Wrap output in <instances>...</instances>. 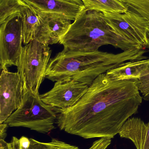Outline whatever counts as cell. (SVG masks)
Here are the masks:
<instances>
[{
    "instance_id": "1",
    "label": "cell",
    "mask_w": 149,
    "mask_h": 149,
    "mask_svg": "<svg viewBox=\"0 0 149 149\" xmlns=\"http://www.w3.org/2000/svg\"><path fill=\"white\" fill-rule=\"evenodd\" d=\"M138 83L137 79L115 80L101 74L74 106L55 109L58 127L85 139H113L142 102Z\"/></svg>"
},
{
    "instance_id": "2",
    "label": "cell",
    "mask_w": 149,
    "mask_h": 149,
    "mask_svg": "<svg viewBox=\"0 0 149 149\" xmlns=\"http://www.w3.org/2000/svg\"><path fill=\"white\" fill-rule=\"evenodd\" d=\"M144 49L123 51L118 54L98 51H73L64 49L50 59L45 78L52 81H77L92 85L99 75L122 63L148 58Z\"/></svg>"
},
{
    "instance_id": "3",
    "label": "cell",
    "mask_w": 149,
    "mask_h": 149,
    "mask_svg": "<svg viewBox=\"0 0 149 149\" xmlns=\"http://www.w3.org/2000/svg\"><path fill=\"white\" fill-rule=\"evenodd\" d=\"M59 43L65 49L92 52L103 45H112L123 51L144 49L119 35L103 13L85 8L71 24Z\"/></svg>"
},
{
    "instance_id": "4",
    "label": "cell",
    "mask_w": 149,
    "mask_h": 149,
    "mask_svg": "<svg viewBox=\"0 0 149 149\" xmlns=\"http://www.w3.org/2000/svg\"><path fill=\"white\" fill-rule=\"evenodd\" d=\"M56 109L44 103L39 95L23 92L22 104L3 123L8 127H23L47 134L55 128Z\"/></svg>"
},
{
    "instance_id": "5",
    "label": "cell",
    "mask_w": 149,
    "mask_h": 149,
    "mask_svg": "<svg viewBox=\"0 0 149 149\" xmlns=\"http://www.w3.org/2000/svg\"><path fill=\"white\" fill-rule=\"evenodd\" d=\"M52 51L49 46L34 39L23 47L17 66L24 92L39 95L40 85L45 78Z\"/></svg>"
},
{
    "instance_id": "6",
    "label": "cell",
    "mask_w": 149,
    "mask_h": 149,
    "mask_svg": "<svg viewBox=\"0 0 149 149\" xmlns=\"http://www.w3.org/2000/svg\"><path fill=\"white\" fill-rule=\"evenodd\" d=\"M1 70L17 67L23 47L22 25L19 12L8 17L0 24Z\"/></svg>"
},
{
    "instance_id": "7",
    "label": "cell",
    "mask_w": 149,
    "mask_h": 149,
    "mask_svg": "<svg viewBox=\"0 0 149 149\" xmlns=\"http://www.w3.org/2000/svg\"><path fill=\"white\" fill-rule=\"evenodd\" d=\"M104 15L109 25L119 35L144 49H149V24L146 19L128 11Z\"/></svg>"
},
{
    "instance_id": "8",
    "label": "cell",
    "mask_w": 149,
    "mask_h": 149,
    "mask_svg": "<svg viewBox=\"0 0 149 149\" xmlns=\"http://www.w3.org/2000/svg\"><path fill=\"white\" fill-rule=\"evenodd\" d=\"M23 85L18 72L2 70L0 77V124L19 107L23 99Z\"/></svg>"
},
{
    "instance_id": "9",
    "label": "cell",
    "mask_w": 149,
    "mask_h": 149,
    "mask_svg": "<svg viewBox=\"0 0 149 149\" xmlns=\"http://www.w3.org/2000/svg\"><path fill=\"white\" fill-rule=\"evenodd\" d=\"M88 87L87 84L73 80L57 81L50 90L39 95V97L44 103L55 109H66L74 106Z\"/></svg>"
},
{
    "instance_id": "10",
    "label": "cell",
    "mask_w": 149,
    "mask_h": 149,
    "mask_svg": "<svg viewBox=\"0 0 149 149\" xmlns=\"http://www.w3.org/2000/svg\"><path fill=\"white\" fill-rule=\"evenodd\" d=\"M36 14H54L74 21L85 8L81 0H22Z\"/></svg>"
},
{
    "instance_id": "11",
    "label": "cell",
    "mask_w": 149,
    "mask_h": 149,
    "mask_svg": "<svg viewBox=\"0 0 149 149\" xmlns=\"http://www.w3.org/2000/svg\"><path fill=\"white\" fill-rule=\"evenodd\" d=\"M37 15L40 25L35 39L47 46L59 43L72 24L71 20L58 15Z\"/></svg>"
},
{
    "instance_id": "12",
    "label": "cell",
    "mask_w": 149,
    "mask_h": 149,
    "mask_svg": "<svg viewBox=\"0 0 149 149\" xmlns=\"http://www.w3.org/2000/svg\"><path fill=\"white\" fill-rule=\"evenodd\" d=\"M119 135L132 141L136 149H149V121L145 123L138 117H130L123 124Z\"/></svg>"
},
{
    "instance_id": "13",
    "label": "cell",
    "mask_w": 149,
    "mask_h": 149,
    "mask_svg": "<svg viewBox=\"0 0 149 149\" xmlns=\"http://www.w3.org/2000/svg\"><path fill=\"white\" fill-rule=\"evenodd\" d=\"M149 65V58L136 61H128L108 71L106 74L111 79L124 80L139 79Z\"/></svg>"
},
{
    "instance_id": "14",
    "label": "cell",
    "mask_w": 149,
    "mask_h": 149,
    "mask_svg": "<svg viewBox=\"0 0 149 149\" xmlns=\"http://www.w3.org/2000/svg\"><path fill=\"white\" fill-rule=\"evenodd\" d=\"M22 25L23 43L27 45L34 40L40 25L38 15L26 3L19 11Z\"/></svg>"
},
{
    "instance_id": "15",
    "label": "cell",
    "mask_w": 149,
    "mask_h": 149,
    "mask_svg": "<svg viewBox=\"0 0 149 149\" xmlns=\"http://www.w3.org/2000/svg\"><path fill=\"white\" fill-rule=\"evenodd\" d=\"M86 8L104 14L124 13L127 8L122 0H81Z\"/></svg>"
},
{
    "instance_id": "16",
    "label": "cell",
    "mask_w": 149,
    "mask_h": 149,
    "mask_svg": "<svg viewBox=\"0 0 149 149\" xmlns=\"http://www.w3.org/2000/svg\"><path fill=\"white\" fill-rule=\"evenodd\" d=\"M127 11L147 20L149 24V0H122Z\"/></svg>"
},
{
    "instance_id": "17",
    "label": "cell",
    "mask_w": 149,
    "mask_h": 149,
    "mask_svg": "<svg viewBox=\"0 0 149 149\" xmlns=\"http://www.w3.org/2000/svg\"><path fill=\"white\" fill-rule=\"evenodd\" d=\"M24 3L22 0H0V24L8 17L19 12Z\"/></svg>"
},
{
    "instance_id": "18",
    "label": "cell",
    "mask_w": 149,
    "mask_h": 149,
    "mask_svg": "<svg viewBox=\"0 0 149 149\" xmlns=\"http://www.w3.org/2000/svg\"><path fill=\"white\" fill-rule=\"evenodd\" d=\"M138 89L142 94L144 100H149V65L144 70L138 79Z\"/></svg>"
},
{
    "instance_id": "19",
    "label": "cell",
    "mask_w": 149,
    "mask_h": 149,
    "mask_svg": "<svg viewBox=\"0 0 149 149\" xmlns=\"http://www.w3.org/2000/svg\"><path fill=\"white\" fill-rule=\"evenodd\" d=\"M19 141L21 149H48L47 143L41 142L33 138L23 136Z\"/></svg>"
},
{
    "instance_id": "20",
    "label": "cell",
    "mask_w": 149,
    "mask_h": 149,
    "mask_svg": "<svg viewBox=\"0 0 149 149\" xmlns=\"http://www.w3.org/2000/svg\"><path fill=\"white\" fill-rule=\"evenodd\" d=\"M47 143L48 149H80L78 147L54 138L52 139L50 142Z\"/></svg>"
},
{
    "instance_id": "21",
    "label": "cell",
    "mask_w": 149,
    "mask_h": 149,
    "mask_svg": "<svg viewBox=\"0 0 149 149\" xmlns=\"http://www.w3.org/2000/svg\"><path fill=\"white\" fill-rule=\"evenodd\" d=\"M112 138L102 137L94 142L92 145L87 149H107L111 144Z\"/></svg>"
},
{
    "instance_id": "22",
    "label": "cell",
    "mask_w": 149,
    "mask_h": 149,
    "mask_svg": "<svg viewBox=\"0 0 149 149\" xmlns=\"http://www.w3.org/2000/svg\"><path fill=\"white\" fill-rule=\"evenodd\" d=\"M9 145L10 149H21L19 139L15 136L12 137Z\"/></svg>"
},
{
    "instance_id": "23",
    "label": "cell",
    "mask_w": 149,
    "mask_h": 149,
    "mask_svg": "<svg viewBox=\"0 0 149 149\" xmlns=\"http://www.w3.org/2000/svg\"><path fill=\"white\" fill-rule=\"evenodd\" d=\"M8 126L4 123L0 124V140H4L7 136V130Z\"/></svg>"
},
{
    "instance_id": "24",
    "label": "cell",
    "mask_w": 149,
    "mask_h": 149,
    "mask_svg": "<svg viewBox=\"0 0 149 149\" xmlns=\"http://www.w3.org/2000/svg\"><path fill=\"white\" fill-rule=\"evenodd\" d=\"M0 149H10L9 143L6 142L3 140H0Z\"/></svg>"
}]
</instances>
